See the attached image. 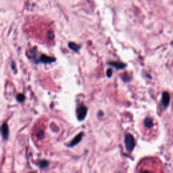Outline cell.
Listing matches in <instances>:
<instances>
[{"label": "cell", "mask_w": 173, "mask_h": 173, "mask_svg": "<svg viewBox=\"0 0 173 173\" xmlns=\"http://www.w3.org/2000/svg\"><path fill=\"white\" fill-rule=\"evenodd\" d=\"M124 143L127 151H131L135 146V141L133 137L131 134H127L124 137Z\"/></svg>", "instance_id": "obj_1"}, {"label": "cell", "mask_w": 173, "mask_h": 173, "mask_svg": "<svg viewBox=\"0 0 173 173\" xmlns=\"http://www.w3.org/2000/svg\"><path fill=\"white\" fill-rule=\"evenodd\" d=\"M86 113H87V108L83 104H81L78 106L77 109V116L79 120H83L85 118Z\"/></svg>", "instance_id": "obj_2"}, {"label": "cell", "mask_w": 173, "mask_h": 173, "mask_svg": "<svg viewBox=\"0 0 173 173\" xmlns=\"http://www.w3.org/2000/svg\"><path fill=\"white\" fill-rule=\"evenodd\" d=\"M162 105L164 108L168 107V106L170 104V95L168 92H164L162 95Z\"/></svg>", "instance_id": "obj_3"}, {"label": "cell", "mask_w": 173, "mask_h": 173, "mask_svg": "<svg viewBox=\"0 0 173 173\" xmlns=\"http://www.w3.org/2000/svg\"><path fill=\"white\" fill-rule=\"evenodd\" d=\"M83 136V133H79V134L77 135V137H75V139L72 141L70 143V147H73V146H75L76 145H77L79 142L81 141V139H82Z\"/></svg>", "instance_id": "obj_4"}, {"label": "cell", "mask_w": 173, "mask_h": 173, "mask_svg": "<svg viewBox=\"0 0 173 173\" xmlns=\"http://www.w3.org/2000/svg\"><path fill=\"white\" fill-rule=\"evenodd\" d=\"M1 132H2V135L3 137V139H6L8 137L9 134V131H8V124L6 123H3L2 125V127H1Z\"/></svg>", "instance_id": "obj_5"}, {"label": "cell", "mask_w": 173, "mask_h": 173, "mask_svg": "<svg viewBox=\"0 0 173 173\" xmlns=\"http://www.w3.org/2000/svg\"><path fill=\"white\" fill-rule=\"evenodd\" d=\"M144 124H145V127L147 128H151L154 126V122H153L152 118H150V117H147V118H145Z\"/></svg>", "instance_id": "obj_6"}, {"label": "cell", "mask_w": 173, "mask_h": 173, "mask_svg": "<svg viewBox=\"0 0 173 173\" xmlns=\"http://www.w3.org/2000/svg\"><path fill=\"white\" fill-rule=\"evenodd\" d=\"M110 64L112 65V66H114L116 68V69H122L126 66V65L124 64H122V63L120 62H110Z\"/></svg>", "instance_id": "obj_7"}, {"label": "cell", "mask_w": 173, "mask_h": 173, "mask_svg": "<svg viewBox=\"0 0 173 173\" xmlns=\"http://www.w3.org/2000/svg\"><path fill=\"white\" fill-rule=\"evenodd\" d=\"M55 61V59L53 57H48L46 55H42L41 57V62L43 63H49V62H52Z\"/></svg>", "instance_id": "obj_8"}, {"label": "cell", "mask_w": 173, "mask_h": 173, "mask_svg": "<svg viewBox=\"0 0 173 173\" xmlns=\"http://www.w3.org/2000/svg\"><path fill=\"white\" fill-rule=\"evenodd\" d=\"M69 47L72 49V50H75V51H77V50L79 49V46H77V44H75V43H70Z\"/></svg>", "instance_id": "obj_9"}, {"label": "cell", "mask_w": 173, "mask_h": 173, "mask_svg": "<svg viewBox=\"0 0 173 173\" xmlns=\"http://www.w3.org/2000/svg\"><path fill=\"white\" fill-rule=\"evenodd\" d=\"M24 99H25V97H24V95L19 94V95H17V100L19 102H22L24 100Z\"/></svg>", "instance_id": "obj_10"}, {"label": "cell", "mask_w": 173, "mask_h": 173, "mask_svg": "<svg viewBox=\"0 0 173 173\" xmlns=\"http://www.w3.org/2000/svg\"><path fill=\"white\" fill-rule=\"evenodd\" d=\"M48 162L46 161V160H43V161L40 162V163H39V166H40L41 168H45L48 166Z\"/></svg>", "instance_id": "obj_11"}, {"label": "cell", "mask_w": 173, "mask_h": 173, "mask_svg": "<svg viewBox=\"0 0 173 173\" xmlns=\"http://www.w3.org/2000/svg\"><path fill=\"white\" fill-rule=\"evenodd\" d=\"M43 135H44V132H43V131H39L37 133V137H39V139H41L43 137Z\"/></svg>", "instance_id": "obj_12"}, {"label": "cell", "mask_w": 173, "mask_h": 173, "mask_svg": "<svg viewBox=\"0 0 173 173\" xmlns=\"http://www.w3.org/2000/svg\"><path fill=\"white\" fill-rule=\"evenodd\" d=\"M112 70L111 69L108 70V71H107V75H108V77H110L111 76H112Z\"/></svg>", "instance_id": "obj_13"}, {"label": "cell", "mask_w": 173, "mask_h": 173, "mask_svg": "<svg viewBox=\"0 0 173 173\" xmlns=\"http://www.w3.org/2000/svg\"><path fill=\"white\" fill-rule=\"evenodd\" d=\"M139 173H152V172H151L150 170H140Z\"/></svg>", "instance_id": "obj_14"}, {"label": "cell", "mask_w": 173, "mask_h": 173, "mask_svg": "<svg viewBox=\"0 0 173 173\" xmlns=\"http://www.w3.org/2000/svg\"><path fill=\"white\" fill-rule=\"evenodd\" d=\"M30 173H35V172H30Z\"/></svg>", "instance_id": "obj_15"}]
</instances>
